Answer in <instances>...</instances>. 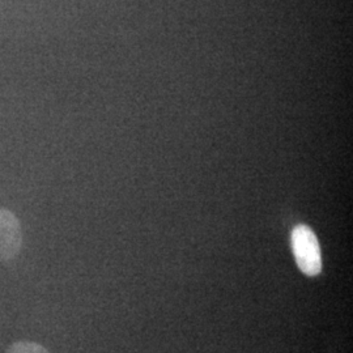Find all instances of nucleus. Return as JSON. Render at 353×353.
<instances>
[{
  "label": "nucleus",
  "mask_w": 353,
  "mask_h": 353,
  "mask_svg": "<svg viewBox=\"0 0 353 353\" xmlns=\"http://www.w3.org/2000/svg\"><path fill=\"white\" fill-rule=\"evenodd\" d=\"M296 263L306 276L314 278L322 272V255L316 233L307 225H297L290 236Z\"/></svg>",
  "instance_id": "1"
},
{
  "label": "nucleus",
  "mask_w": 353,
  "mask_h": 353,
  "mask_svg": "<svg viewBox=\"0 0 353 353\" xmlns=\"http://www.w3.org/2000/svg\"><path fill=\"white\" fill-rule=\"evenodd\" d=\"M23 248V229L17 216L0 208V262L14 259Z\"/></svg>",
  "instance_id": "2"
},
{
  "label": "nucleus",
  "mask_w": 353,
  "mask_h": 353,
  "mask_svg": "<svg viewBox=\"0 0 353 353\" xmlns=\"http://www.w3.org/2000/svg\"><path fill=\"white\" fill-rule=\"evenodd\" d=\"M6 353H50L43 345L34 341H21L12 343Z\"/></svg>",
  "instance_id": "3"
}]
</instances>
